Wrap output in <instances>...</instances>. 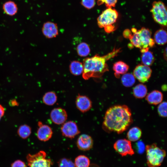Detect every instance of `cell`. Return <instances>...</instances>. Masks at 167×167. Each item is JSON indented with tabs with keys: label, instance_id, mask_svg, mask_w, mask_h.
I'll list each match as a JSON object with an SVG mask.
<instances>
[{
	"label": "cell",
	"instance_id": "28",
	"mask_svg": "<svg viewBox=\"0 0 167 167\" xmlns=\"http://www.w3.org/2000/svg\"><path fill=\"white\" fill-rule=\"evenodd\" d=\"M167 102H162L160 103L157 107V111L159 115L162 117H167Z\"/></svg>",
	"mask_w": 167,
	"mask_h": 167
},
{
	"label": "cell",
	"instance_id": "12",
	"mask_svg": "<svg viewBox=\"0 0 167 167\" xmlns=\"http://www.w3.org/2000/svg\"><path fill=\"white\" fill-rule=\"evenodd\" d=\"M75 104L77 109L82 113L88 111L92 106V101L88 97L79 94L76 98Z\"/></svg>",
	"mask_w": 167,
	"mask_h": 167
},
{
	"label": "cell",
	"instance_id": "6",
	"mask_svg": "<svg viewBox=\"0 0 167 167\" xmlns=\"http://www.w3.org/2000/svg\"><path fill=\"white\" fill-rule=\"evenodd\" d=\"M46 157V153L43 151L34 155L29 154L26 157L28 165L29 167H50L51 161Z\"/></svg>",
	"mask_w": 167,
	"mask_h": 167
},
{
	"label": "cell",
	"instance_id": "29",
	"mask_svg": "<svg viewBox=\"0 0 167 167\" xmlns=\"http://www.w3.org/2000/svg\"><path fill=\"white\" fill-rule=\"evenodd\" d=\"M58 167H75L74 163L70 159L65 158L60 159L58 162Z\"/></svg>",
	"mask_w": 167,
	"mask_h": 167
},
{
	"label": "cell",
	"instance_id": "25",
	"mask_svg": "<svg viewBox=\"0 0 167 167\" xmlns=\"http://www.w3.org/2000/svg\"><path fill=\"white\" fill-rule=\"evenodd\" d=\"M141 60L143 65L149 66L153 63L155 58L153 53L148 50L142 53Z\"/></svg>",
	"mask_w": 167,
	"mask_h": 167
},
{
	"label": "cell",
	"instance_id": "9",
	"mask_svg": "<svg viewBox=\"0 0 167 167\" xmlns=\"http://www.w3.org/2000/svg\"><path fill=\"white\" fill-rule=\"evenodd\" d=\"M61 131L63 136L73 139L80 133L76 123L72 121H66L62 125Z\"/></svg>",
	"mask_w": 167,
	"mask_h": 167
},
{
	"label": "cell",
	"instance_id": "4",
	"mask_svg": "<svg viewBox=\"0 0 167 167\" xmlns=\"http://www.w3.org/2000/svg\"><path fill=\"white\" fill-rule=\"evenodd\" d=\"M147 164L148 167H159L166 155L165 151L153 143L147 145L145 148Z\"/></svg>",
	"mask_w": 167,
	"mask_h": 167
},
{
	"label": "cell",
	"instance_id": "10",
	"mask_svg": "<svg viewBox=\"0 0 167 167\" xmlns=\"http://www.w3.org/2000/svg\"><path fill=\"white\" fill-rule=\"evenodd\" d=\"M152 73V70L149 66L143 64H139L134 70L133 75L140 82L145 83L149 79Z\"/></svg>",
	"mask_w": 167,
	"mask_h": 167
},
{
	"label": "cell",
	"instance_id": "32",
	"mask_svg": "<svg viewBox=\"0 0 167 167\" xmlns=\"http://www.w3.org/2000/svg\"><path fill=\"white\" fill-rule=\"evenodd\" d=\"M81 5L85 8L90 9L94 7L95 4V0H81Z\"/></svg>",
	"mask_w": 167,
	"mask_h": 167
},
{
	"label": "cell",
	"instance_id": "26",
	"mask_svg": "<svg viewBox=\"0 0 167 167\" xmlns=\"http://www.w3.org/2000/svg\"><path fill=\"white\" fill-rule=\"evenodd\" d=\"M122 85L125 87L132 86L135 83V78L133 74L130 73H126L123 74L121 78Z\"/></svg>",
	"mask_w": 167,
	"mask_h": 167
},
{
	"label": "cell",
	"instance_id": "7",
	"mask_svg": "<svg viewBox=\"0 0 167 167\" xmlns=\"http://www.w3.org/2000/svg\"><path fill=\"white\" fill-rule=\"evenodd\" d=\"M118 13L114 9L107 8L104 11L97 19V22L100 28L113 24L117 21Z\"/></svg>",
	"mask_w": 167,
	"mask_h": 167
},
{
	"label": "cell",
	"instance_id": "16",
	"mask_svg": "<svg viewBox=\"0 0 167 167\" xmlns=\"http://www.w3.org/2000/svg\"><path fill=\"white\" fill-rule=\"evenodd\" d=\"M163 96V94L161 92L154 90L147 95L146 100L149 104L156 105L162 102Z\"/></svg>",
	"mask_w": 167,
	"mask_h": 167
},
{
	"label": "cell",
	"instance_id": "18",
	"mask_svg": "<svg viewBox=\"0 0 167 167\" xmlns=\"http://www.w3.org/2000/svg\"><path fill=\"white\" fill-rule=\"evenodd\" d=\"M129 69V66L124 62L121 61L116 62L113 66L115 75L117 78H119L120 74H124L126 73Z\"/></svg>",
	"mask_w": 167,
	"mask_h": 167
},
{
	"label": "cell",
	"instance_id": "21",
	"mask_svg": "<svg viewBox=\"0 0 167 167\" xmlns=\"http://www.w3.org/2000/svg\"><path fill=\"white\" fill-rule=\"evenodd\" d=\"M148 89L146 86L142 84H139L134 87L133 90V94L136 98L142 99L147 95Z\"/></svg>",
	"mask_w": 167,
	"mask_h": 167
},
{
	"label": "cell",
	"instance_id": "15",
	"mask_svg": "<svg viewBox=\"0 0 167 167\" xmlns=\"http://www.w3.org/2000/svg\"><path fill=\"white\" fill-rule=\"evenodd\" d=\"M39 127L37 135L38 139L43 141H46L50 139L53 134L51 127L47 125L43 124L41 122L39 123Z\"/></svg>",
	"mask_w": 167,
	"mask_h": 167
},
{
	"label": "cell",
	"instance_id": "11",
	"mask_svg": "<svg viewBox=\"0 0 167 167\" xmlns=\"http://www.w3.org/2000/svg\"><path fill=\"white\" fill-rule=\"evenodd\" d=\"M67 113L66 110L61 107L53 109L50 112V117L52 121L57 125H62L67 118Z\"/></svg>",
	"mask_w": 167,
	"mask_h": 167
},
{
	"label": "cell",
	"instance_id": "1",
	"mask_svg": "<svg viewBox=\"0 0 167 167\" xmlns=\"http://www.w3.org/2000/svg\"><path fill=\"white\" fill-rule=\"evenodd\" d=\"M131 111L126 105H116L106 111L102 123L103 129L107 132L118 134L126 131L133 122Z\"/></svg>",
	"mask_w": 167,
	"mask_h": 167
},
{
	"label": "cell",
	"instance_id": "37",
	"mask_svg": "<svg viewBox=\"0 0 167 167\" xmlns=\"http://www.w3.org/2000/svg\"><path fill=\"white\" fill-rule=\"evenodd\" d=\"M166 54H167V49L166 48L165 49V52H164V57L165 58V59H166Z\"/></svg>",
	"mask_w": 167,
	"mask_h": 167
},
{
	"label": "cell",
	"instance_id": "22",
	"mask_svg": "<svg viewBox=\"0 0 167 167\" xmlns=\"http://www.w3.org/2000/svg\"><path fill=\"white\" fill-rule=\"evenodd\" d=\"M155 42L159 45H163L167 42V32L163 29L157 30L154 36Z\"/></svg>",
	"mask_w": 167,
	"mask_h": 167
},
{
	"label": "cell",
	"instance_id": "3",
	"mask_svg": "<svg viewBox=\"0 0 167 167\" xmlns=\"http://www.w3.org/2000/svg\"><path fill=\"white\" fill-rule=\"evenodd\" d=\"M151 32L149 29L142 27L133 33L129 39L133 46L140 49L152 47L154 45L155 42L151 38Z\"/></svg>",
	"mask_w": 167,
	"mask_h": 167
},
{
	"label": "cell",
	"instance_id": "31",
	"mask_svg": "<svg viewBox=\"0 0 167 167\" xmlns=\"http://www.w3.org/2000/svg\"><path fill=\"white\" fill-rule=\"evenodd\" d=\"M118 0H98L97 3L98 5H101L105 4L107 8L114 7Z\"/></svg>",
	"mask_w": 167,
	"mask_h": 167
},
{
	"label": "cell",
	"instance_id": "23",
	"mask_svg": "<svg viewBox=\"0 0 167 167\" xmlns=\"http://www.w3.org/2000/svg\"><path fill=\"white\" fill-rule=\"evenodd\" d=\"M57 96L56 93L53 91L46 92L43 97V101L45 105L52 106L54 105L57 100Z\"/></svg>",
	"mask_w": 167,
	"mask_h": 167
},
{
	"label": "cell",
	"instance_id": "35",
	"mask_svg": "<svg viewBox=\"0 0 167 167\" xmlns=\"http://www.w3.org/2000/svg\"><path fill=\"white\" fill-rule=\"evenodd\" d=\"M132 34L131 31L128 29H125L123 32V36L126 38L129 39Z\"/></svg>",
	"mask_w": 167,
	"mask_h": 167
},
{
	"label": "cell",
	"instance_id": "17",
	"mask_svg": "<svg viewBox=\"0 0 167 167\" xmlns=\"http://www.w3.org/2000/svg\"><path fill=\"white\" fill-rule=\"evenodd\" d=\"M2 9L5 14L11 16L15 15L18 10L17 4L12 0H8L5 2L2 5Z\"/></svg>",
	"mask_w": 167,
	"mask_h": 167
},
{
	"label": "cell",
	"instance_id": "33",
	"mask_svg": "<svg viewBox=\"0 0 167 167\" xmlns=\"http://www.w3.org/2000/svg\"><path fill=\"white\" fill-rule=\"evenodd\" d=\"M11 167H27V166L24 162L20 160H17L12 163Z\"/></svg>",
	"mask_w": 167,
	"mask_h": 167
},
{
	"label": "cell",
	"instance_id": "14",
	"mask_svg": "<svg viewBox=\"0 0 167 167\" xmlns=\"http://www.w3.org/2000/svg\"><path fill=\"white\" fill-rule=\"evenodd\" d=\"M42 32L43 35L49 39L55 37L58 34L57 24L50 21L46 22L43 24Z\"/></svg>",
	"mask_w": 167,
	"mask_h": 167
},
{
	"label": "cell",
	"instance_id": "2",
	"mask_svg": "<svg viewBox=\"0 0 167 167\" xmlns=\"http://www.w3.org/2000/svg\"><path fill=\"white\" fill-rule=\"evenodd\" d=\"M121 49H114L107 54L100 56L96 54L90 57L87 58L83 61L84 67L82 77L85 80L91 78H99L106 71H109L106 62L117 55Z\"/></svg>",
	"mask_w": 167,
	"mask_h": 167
},
{
	"label": "cell",
	"instance_id": "13",
	"mask_svg": "<svg viewBox=\"0 0 167 167\" xmlns=\"http://www.w3.org/2000/svg\"><path fill=\"white\" fill-rule=\"evenodd\" d=\"M93 141L91 136L86 134L80 135L76 141L77 146L79 150L86 151L90 150L93 147Z\"/></svg>",
	"mask_w": 167,
	"mask_h": 167
},
{
	"label": "cell",
	"instance_id": "5",
	"mask_svg": "<svg viewBox=\"0 0 167 167\" xmlns=\"http://www.w3.org/2000/svg\"><path fill=\"white\" fill-rule=\"evenodd\" d=\"M152 18L157 23L163 26L167 25V12L166 7L162 1H154L150 10Z\"/></svg>",
	"mask_w": 167,
	"mask_h": 167
},
{
	"label": "cell",
	"instance_id": "30",
	"mask_svg": "<svg viewBox=\"0 0 167 167\" xmlns=\"http://www.w3.org/2000/svg\"><path fill=\"white\" fill-rule=\"evenodd\" d=\"M31 130L28 126L24 125L21 126L19 130V135L23 138L27 137L30 134Z\"/></svg>",
	"mask_w": 167,
	"mask_h": 167
},
{
	"label": "cell",
	"instance_id": "8",
	"mask_svg": "<svg viewBox=\"0 0 167 167\" xmlns=\"http://www.w3.org/2000/svg\"><path fill=\"white\" fill-rule=\"evenodd\" d=\"M114 150L122 156L127 155L132 156L134 154L131 142L125 139H119L113 145Z\"/></svg>",
	"mask_w": 167,
	"mask_h": 167
},
{
	"label": "cell",
	"instance_id": "19",
	"mask_svg": "<svg viewBox=\"0 0 167 167\" xmlns=\"http://www.w3.org/2000/svg\"><path fill=\"white\" fill-rule=\"evenodd\" d=\"M142 135L141 129L137 126H134L128 131L126 137L130 141L135 142L141 138Z\"/></svg>",
	"mask_w": 167,
	"mask_h": 167
},
{
	"label": "cell",
	"instance_id": "24",
	"mask_svg": "<svg viewBox=\"0 0 167 167\" xmlns=\"http://www.w3.org/2000/svg\"><path fill=\"white\" fill-rule=\"evenodd\" d=\"M76 49L78 54L81 57H86L90 52L89 46L87 43L85 42H82L79 44Z\"/></svg>",
	"mask_w": 167,
	"mask_h": 167
},
{
	"label": "cell",
	"instance_id": "36",
	"mask_svg": "<svg viewBox=\"0 0 167 167\" xmlns=\"http://www.w3.org/2000/svg\"><path fill=\"white\" fill-rule=\"evenodd\" d=\"M4 113V108L1 105H0V120L3 115Z\"/></svg>",
	"mask_w": 167,
	"mask_h": 167
},
{
	"label": "cell",
	"instance_id": "20",
	"mask_svg": "<svg viewBox=\"0 0 167 167\" xmlns=\"http://www.w3.org/2000/svg\"><path fill=\"white\" fill-rule=\"evenodd\" d=\"M84 67L83 63L76 60L72 61L69 65V70L72 75L78 76L82 74Z\"/></svg>",
	"mask_w": 167,
	"mask_h": 167
},
{
	"label": "cell",
	"instance_id": "34",
	"mask_svg": "<svg viewBox=\"0 0 167 167\" xmlns=\"http://www.w3.org/2000/svg\"><path fill=\"white\" fill-rule=\"evenodd\" d=\"M105 32L108 33H110L114 31L115 29V26L113 25H110L105 26L104 28Z\"/></svg>",
	"mask_w": 167,
	"mask_h": 167
},
{
	"label": "cell",
	"instance_id": "27",
	"mask_svg": "<svg viewBox=\"0 0 167 167\" xmlns=\"http://www.w3.org/2000/svg\"><path fill=\"white\" fill-rule=\"evenodd\" d=\"M90 161L86 156L80 155L75 159L74 164L75 167H89Z\"/></svg>",
	"mask_w": 167,
	"mask_h": 167
},
{
	"label": "cell",
	"instance_id": "38",
	"mask_svg": "<svg viewBox=\"0 0 167 167\" xmlns=\"http://www.w3.org/2000/svg\"><path fill=\"white\" fill-rule=\"evenodd\" d=\"M165 85H164L162 86V88H162V89L163 90L165 91V89L166 90V88H165V87H166V85L165 86Z\"/></svg>",
	"mask_w": 167,
	"mask_h": 167
}]
</instances>
